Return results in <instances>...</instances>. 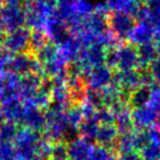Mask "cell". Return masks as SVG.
I'll return each instance as SVG.
<instances>
[{
	"label": "cell",
	"mask_w": 160,
	"mask_h": 160,
	"mask_svg": "<svg viewBox=\"0 0 160 160\" xmlns=\"http://www.w3.org/2000/svg\"><path fill=\"white\" fill-rule=\"evenodd\" d=\"M41 140H42V137L38 132L25 128L19 131L13 142L21 159L28 160L35 156H38V150Z\"/></svg>",
	"instance_id": "6da1fadb"
},
{
	"label": "cell",
	"mask_w": 160,
	"mask_h": 160,
	"mask_svg": "<svg viewBox=\"0 0 160 160\" xmlns=\"http://www.w3.org/2000/svg\"><path fill=\"white\" fill-rule=\"evenodd\" d=\"M108 65L111 67H118L121 70H133L138 65L137 51L131 46H124L118 49H111L107 54Z\"/></svg>",
	"instance_id": "7a4b0ae2"
},
{
	"label": "cell",
	"mask_w": 160,
	"mask_h": 160,
	"mask_svg": "<svg viewBox=\"0 0 160 160\" xmlns=\"http://www.w3.org/2000/svg\"><path fill=\"white\" fill-rule=\"evenodd\" d=\"M109 27L118 38H129L135 28L134 17L125 11H115L109 18Z\"/></svg>",
	"instance_id": "3957f363"
},
{
	"label": "cell",
	"mask_w": 160,
	"mask_h": 160,
	"mask_svg": "<svg viewBox=\"0 0 160 160\" xmlns=\"http://www.w3.org/2000/svg\"><path fill=\"white\" fill-rule=\"evenodd\" d=\"M0 17L2 19L6 30L9 32L20 29L25 23V7L22 5L5 3L0 10Z\"/></svg>",
	"instance_id": "277c9868"
},
{
	"label": "cell",
	"mask_w": 160,
	"mask_h": 160,
	"mask_svg": "<svg viewBox=\"0 0 160 160\" xmlns=\"http://www.w3.org/2000/svg\"><path fill=\"white\" fill-rule=\"evenodd\" d=\"M30 38H31V33L27 29L20 28L10 31L3 40V48L11 54L23 53L30 45Z\"/></svg>",
	"instance_id": "5b68a950"
},
{
	"label": "cell",
	"mask_w": 160,
	"mask_h": 160,
	"mask_svg": "<svg viewBox=\"0 0 160 160\" xmlns=\"http://www.w3.org/2000/svg\"><path fill=\"white\" fill-rule=\"evenodd\" d=\"M12 71L19 76H24L28 73H36L42 69L41 64L35 57L25 53H20L13 57L10 62Z\"/></svg>",
	"instance_id": "8992f818"
},
{
	"label": "cell",
	"mask_w": 160,
	"mask_h": 160,
	"mask_svg": "<svg viewBox=\"0 0 160 160\" xmlns=\"http://www.w3.org/2000/svg\"><path fill=\"white\" fill-rule=\"evenodd\" d=\"M24 104L25 109L22 118H21V122H23L27 128L38 132L46 126V115L43 114L35 105L27 104V103H24Z\"/></svg>",
	"instance_id": "52a82bcc"
},
{
	"label": "cell",
	"mask_w": 160,
	"mask_h": 160,
	"mask_svg": "<svg viewBox=\"0 0 160 160\" xmlns=\"http://www.w3.org/2000/svg\"><path fill=\"white\" fill-rule=\"evenodd\" d=\"M114 82L118 88L124 90V92H129L138 89V86L142 85L140 72L135 70H121L114 76Z\"/></svg>",
	"instance_id": "ba28073f"
},
{
	"label": "cell",
	"mask_w": 160,
	"mask_h": 160,
	"mask_svg": "<svg viewBox=\"0 0 160 160\" xmlns=\"http://www.w3.org/2000/svg\"><path fill=\"white\" fill-rule=\"evenodd\" d=\"M112 80V72L109 66H96L88 76V82L91 89L102 90L110 85Z\"/></svg>",
	"instance_id": "9c48e42d"
},
{
	"label": "cell",
	"mask_w": 160,
	"mask_h": 160,
	"mask_svg": "<svg viewBox=\"0 0 160 160\" xmlns=\"http://www.w3.org/2000/svg\"><path fill=\"white\" fill-rule=\"evenodd\" d=\"M68 149V160H88L91 153V142L86 138H75L67 146Z\"/></svg>",
	"instance_id": "30bf717a"
},
{
	"label": "cell",
	"mask_w": 160,
	"mask_h": 160,
	"mask_svg": "<svg viewBox=\"0 0 160 160\" xmlns=\"http://www.w3.org/2000/svg\"><path fill=\"white\" fill-rule=\"evenodd\" d=\"M157 112L152 107H145L135 108V111L132 113L134 126H137L139 128H147L151 126L156 120H157Z\"/></svg>",
	"instance_id": "8fae6325"
},
{
	"label": "cell",
	"mask_w": 160,
	"mask_h": 160,
	"mask_svg": "<svg viewBox=\"0 0 160 160\" xmlns=\"http://www.w3.org/2000/svg\"><path fill=\"white\" fill-rule=\"evenodd\" d=\"M156 35V28L151 24L149 21L142 20L139 24L135 25L133 30V33L131 35L132 42L137 43V44H145V43H149L150 38Z\"/></svg>",
	"instance_id": "7c38bea8"
},
{
	"label": "cell",
	"mask_w": 160,
	"mask_h": 160,
	"mask_svg": "<svg viewBox=\"0 0 160 160\" xmlns=\"http://www.w3.org/2000/svg\"><path fill=\"white\" fill-rule=\"evenodd\" d=\"M118 133L116 126L113 124H107L102 125L99 128L98 135H97V142L101 146H104L107 148L115 147V144L118 139Z\"/></svg>",
	"instance_id": "4fadbf2b"
},
{
	"label": "cell",
	"mask_w": 160,
	"mask_h": 160,
	"mask_svg": "<svg viewBox=\"0 0 160 160\" xmlns=\"http://www.w3.org/2000/svg\"><path fill=\"white\" fill-rule=\"evenodd\" d=\"M99 120L97 116V112L89 114V115L85 116V120L81 122L80 126V133L82 135L83 138H86L89 142L96 140L97 135L99 132Z\"/></svg>",
	"instance_id": "5bb4252c"
},
{
	"label": "cell",
	"mask_w": 160,
	"mask_h": 160,
	"mask_svg": "<svg viewBox=\"0 0 160 160\" xmlns=\"http://www.w3.org/2000/svg\"><path fill=\"white\" fill-rule=\"evenodd\" d=\"M138 55V65H142V67H147L151 64L157 55V49L150 43L140 44L139 48L137 49Z\"/></svg>",
	"instance_id": "9a60e30c"
},
{
	"label": "cell",
	"mask_w": 160,
	"mask_h": 160,
	"mask_svg": "<svg viewBox=\"0 0 160 160\" xmlns=\"http://www.w3.org/2000/svg\"><path fill=\"white\" fill-rule=\"evenodd\" d=\"M116 128L120 133H128L132 132V128L134 126L133 118H132V113H128L125 109L118 111L115 113V122Z\"/></svg>",
	"instance_id": "2e32d148"
},
{
	"label": "cell",
	"mask_w": 160,
	"mask_h": 160,
	"mask_svg": "<svg viewBox=\"0 0 160 160\" xmlns=\"http://www.w3.org/2000/svg\"><path fill=\"white\" fill-rule=\"evenodd\" d=\"M151 98V90L150 87H146L144 86L142 88H138L132 92L131 97H129V101L135 108L145 107L148 102H150Z\"/></svg>",
	"instance_id": "e0dca14e"
},
{
	"label": "cell",
	"mask_w": 160,
	"mask_h": 160,
	"mask_svg": "<svg viewBox=\"0 0 160 160\" xmlns=\"http://www.w3.org/2000/svg\"><path fill=\"white\" fill-rule=\"evenodd\" d=\"M0 160H22L14 142H0Z\"/></svg>",
	"instance_id": "ac0fdd59"
},
{
	"label": "cell",
	"mask_w": 160,
	"mask_h": 160,
	"mask_svg": "<svg viewBox=\"0 0 160 160\" xmlns=\"http://www.w3.org/2000/svg\"><path fill=\"white\" fill-rule=\"evenodd\" d=\"M142 160H160V142L152 139L140 150Z\"/></svg>",
	"instance_id": "d6986e66"
},
{
	"label": "cell",
	"mask_w": 160,
	"mask_h": 160,
	"mask_svg": "<svg viewBox=\"0 0 160 160\" xmlns=\"http://www.w3.org/2000/svg\"><path fill=\"white\" fill-rule=\"evenodd\" d=\"M18 133L19 129L17 128L16 124L13 122L3 123V124L0 125V142H13Z\"/></svg>",
	"instance_id": "ffe728a7"
},
{
	"label": "cell",
	"mask_w": 160,
	"mask_h": 160,
	"mask_svg": "<svg viewBox=\"0 0 160 160\" xmlns=\"http://www.w3.org/2000/svg\"><path fill=\"white\" fill-rule=\"evenodd\" d=\"M46 33L43 32V30H34L33 33H31L30 38V46L35 51H38L46 44Z\"/></svg>",
	"instance_id": "44dd1931"
},
{
	"label": "cell",
	"mask_w": 160,
	"mask_h": 160,
	"mask_svg": "<svg viewBox=\"0 0 160 160\" xmlns=\"http://www.w3.org/2000/svg\"><path fill=\"white\" fill-rule=\"evenodd\" d=\"M110 157L111 155H110L109 148L98 145L96 147H92L91 153H90L88 160H109Z\"/></svg>",
	"instance_id": "7402d4cb"
},
{
	"label": "cell",
	"mask_w": 160,
	"mask_h": 160,
	"mask_svg": "<svg viewBox=\"0 0 160 160\" xmlns=\"http://www.w3.org/2000/svg\"><path fill=\"white\" fill-rule=\"evenodd\" d=\"M52 159L68 160V149H67L66 145L62 144V142H57L56 145H54Z\"/></svg>",
	"instance_id": "603a6c76"
},
{
	"label": "cell",
	"mask_w": 160,
	"mask_h": 160,
	"mask_svg": "<svg viewBox=\"0 0 160 160\" xmlns=\"http://www.w3.org/2000/svg\"><path fill=\"white\" fill-rule=\"evenodd\" d=\"M148 71L150 72L153 80L160 81V56L159 57H156L155 59L151 62V64L149 65Z\"/></svg>",
	"instance_id": "cb8c5ba5"
},
{
	"label": "cell",
	"mask_w": 160,
	"mask_h": 160,
	"mask_svg": "<svg viewBox=\"0 0 160 160\" xmlns=\"http://www.w3.org/2000/svg\"><path fill=\"white\" fill-rule=\"evenodd\" d=\"M120 160H142V158L137 151H131V152L122 153Z\"/></svg>",
	"instance_id": "d4e9b609"
},
{
	"label": "cell",
	"mask_w": 160,
	"mask_h": 160,
	"mask_svg": "<svg viewBox=\"0 0 160 160\" xmlns=\"http://www.w3.org/2000/svg\"><path fill=\"white\" fill-rule=\"evenodd\" d=\"M156 49H157V53L160 54V32H156Z\"/></svg>",
	"instance_id": "484cf974"
},
{
	"label": "cell",
	"mask_w": 160,
	"mask_h": 160,
	"mask_svg": "<svg viewBox=\"0 0 160 160\" xmlns=\"http://www.w3.org/2000/svg\"><path fill=\"white\" fill-rule=\"evenodd\" d=\"M5 30H6V27H5V24H3L2 19H1V17H0V36L3 34V31H5Z\"/></svg>",
	"instance_id": "4316f807"
},
{
	"label": "cell",
	"mask_w": 160,
	"mask_h": 160,
	"mask_svg": "<svg viewBox=\"0 0 160 160\" xmlns=\"http://www.w3.org/2000/svg\"><path fill=\"white\" fill-rule=\"evenodd\" d=\"M3 118H5V115H3L2 111H1V109H0V125H1V124H3V123H2Z\"/></svg>",
	"instance_id": "83f0119b"
},
{
	"label": "cell",
	"mask_w": 160,
	"mask_h": 160,
	"mask_svg": "<svg viewBox=\"0 0 160 160\" xmlns=\"http://www.w3.org/2000/svg\"><path fill=\"white\" fill-rule=\"evenodd\" d=\"M109 160H120V159H118V158H115V157H113V156H111V157L109 158Z\"/></svg>",
	"instance_id": "f1b7e54d"
},
{
	"label": "cell",
	"mask_w": 160,
	"mask_h": 160,
	"mask_svg": "<svg viewBox=\"0 0 160 160\" xmlns=\"http://www.w3.org/2000/svg\"><path fill=\"white\" fill-rule=\"evenodd\" d=\"M51 160H57V159H51Z\"/></svg>",
	"instance_id": "f546056e"
}]
</instances>
